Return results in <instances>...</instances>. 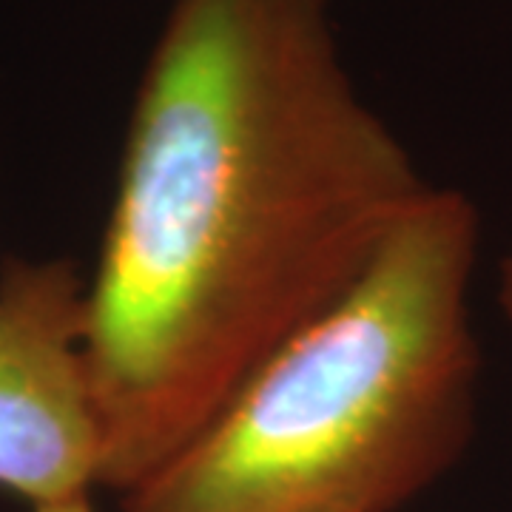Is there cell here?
<instances>
[{
	"mask_svg": "<svg viewBox=\"0 0 512 512\" xmlns=\"http://www.w3.org/2000/svg\"><path fill=\"white\" fill-rule=\"evenodd\" d=\"M427 188L356 92L330 0H171L86 285L103 487L177 456Z\"/></svg>",
	"mask_w": 512,
	"mask_h": 512,
	"instance_id": "6da1fadb",
	"label": "cell"
},
{
	"mask_svg": "<svg viewBox=\"0 0 512 512\" xmlns=\"http://www.w3.org/2000/svg\"><path fill=\"white\" fill-rule=\"evenodd\" d=\"M478 237L476 205L430 185L123 512H393L436 484L476 424Z\"/></svg>",
	"mask_w": 512,
	"mask_h": 512,
	"instance_id": "7a4b0ae2",
	"label": "cell"
},
{
	"mask_svg": "<svg viewBox=\"0 0 512 512\" xmlns=\"http://www.w3.org/2000/svg\"><path fill=\"white\" fill-rule=\"evenodd\" d=\"M86 282L69 259L0 271V490L32 507L103 487L106 436L86 365Z\"/></svg>",
	"mask_w": 512,
	"mask_h": 512,
	"instance_id": "3957f363",
	"label": "cell"
},
{
	"mask_svg": "<svg viewBox=\"0 0 512 512\" xmlns=\"http://www.w3.org/2000/svg\"><path fill=\"white\" fill-rule=\"evenodd\" d=\"M498 302L512 322V254L501 262V279H498Z\"/></svg>",
	"mask_w": 512,
	"mask_h": 512,
	"instance_id": "277c9868",
	"label": "cell"
},
{
	"mask_svg": "<svg viewBox=\"0 0 512 512\" xmlns=\"http://www.w3.org/2000/svg\"><path fill=\"white\" fill-rule=\"evenodd\" d=\"M35 512H94L89 495L86 498H72V501H60V504H43L35 507Z\"/></svg>",
	"mask_w": 512,
	"mask_h": 512,
	"instance_id": "5b68a950",
	"label": "cell"
}]
</instances>
